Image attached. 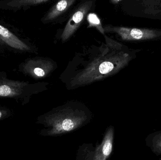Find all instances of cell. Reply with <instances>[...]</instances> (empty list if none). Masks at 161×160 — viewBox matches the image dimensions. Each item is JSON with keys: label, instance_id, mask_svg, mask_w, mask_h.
<instances>
[{"label": "cell", "instance_id": "obj_1", "mask_svg": "<svg viewBox=\"0 0 161 160\" xmlns=\"http://www.w3.org/2000/svg\"><path fill=\"white\" fill-rule=\"evenodd\" d=\"M130 59L131 57L129 54L126 53H122L115 56L113 60H106L102 62L100 60L99 65L96 64H93L92 66L86 69L80 75L79 79L89 75L80 80V82H88V80L90 81L94 75H96L92 80L98 79L102 75H110L112 72L114 73L126 65Z\"/></svg>", "mask_w": 161, "mask_h": 160}, {"label": "cell", "instance_id": "obj_2", "mask_svg": "<svg viewBox=\"0 0 161 160\" xmlns=\"http://www.w3.org/2000/svg\"><path fill=\"white\" fill-rule=\"evenodd\" d=\"M104 31L115 32L126 41L151 40L161 37V31L146 28H130L119 27L108 28Z\"/></svg>", "mask_w": 161, "mask_h": 160}, {"label": "cell", "instance_id": "obj_3", "mask_svg": "<svg viewBox=\"0 0 161 160\" xmlns=\"http://www.w3.org/2000/svg\"><path fill=\"white\" fill-rule=\"evenodd\" d=\"M92 4L91 1L86 2L80 6L76 12H75L62 33L61 39L63 41H66L75 32Z\"/></svg>", "mask_w": 161, "mask_h": 160}, {"label": "cell", "instance_id": "obj_4", "mask_svg": "<svg viewBox=\"0 0 161 160\" xmlns=\"http://www.w3.org/2000/svg\"><path fill=\"white\" fill-rule=\"evenodd\" d=\"M75 1L74 0H63L58 2L51 9L47 15L46 19L53 20L58 17L64 11H66L68 8Z\"/></svg>", "mask_w": 161, "mask_h": 160}, {"label": "cell", "instance_id": "obj_5", "mask_svg": "<svg viewBox=\"0 0 161 160\" xmlns=\"http://www.w3.org/2000/svg\"><path fill=\"white\" fill-rule=\"evenodd\" d=\"M146 143L154 153L157 155L161 154V132L148 135L146 139Z\"/></svg>", "mask_w": 161, "mask_h": 160}, {"label": "cell", "instance_id": "obj_6", "mask_svg": "<svg viewBox=\"0 0 161 160\" xmlns=\"http://www.w3.org/2000/svg\"><path fill=\"white\" fill-rule=\"evenodd\" d=\"M88 21H89V26H94L100 31L102 34H104V30L102 28L101 23L98 17L96 14L90 13L88 16Z\"/></svg>", "mask_w": 161, "mask_h": 160}, {"label": "cell", "instance_id": "obj_7", "mask_svg": "<svg viewBox=\"0 0 161 160\" xmlns=\"http://www.w3.org/2000/svg\"><path fill=\"white\" fill-rule=\"evenodd\" d=\"M112 150V145L110 140H108L106 141L103 147V153L104 156H108L111 153Z\"/></svg>", "mask_w": 161, "mask_h": 160}, {"label": "cell", "instance_id": "obj_8", "mask_svg": "<svg viewBox=\"0 0 161 160\" xmlns=\"http://www.w3.org/2000/svg\"><path fill=\"white\" fill-rule=\"evenodd\" d=\"M70 119H65L62 124V128L66 131H70L73 129L74 124Z\"/></svg>", "mask_w": 161, "mask_h": 160}, {"label": "cell", "instance_id": "obj_9", "mask_svg": "<svg viewBox=\"0 0 161 160\" xmlns=\"http://www.w3.org/2000/svg\"><path fill=\"white\" fill-rule=\"evenodd\" d=\"M11 92V89L8 85H3L0 86V96H8L10 95Z\"/></svg>", "mask_w": 161, "mask_h": 160}]
</instances>
